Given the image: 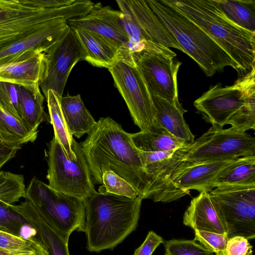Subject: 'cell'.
<instances>
[{
	"mask_svg": "<svg viewBox=\"0 0 255 255\" xmlns=\"http://www.w3.org/2000/svg\"><path fill=\"white\" fill-rule=\"evenodd\" d=\"M94 183L102 184L103 173L114 172L142 196L148 181L140 150L130 133L110 117L101 118L80 143Z\"/></svg>",
	"mask_w": 255,
	"mask_h": 255,
	"instance_id": "1",
	"label": "cell"
},
{
	"mask_svg": "<svg viewBox=\"0 0 255 255\" xmlns=\"http://www.w3.org/2000/svg\"><path fill=\"white\" fill-rule=\"evenodd\" d=\"M255 155V138L246 132L212 127L199 138L176 149L152 175L143 199L180 171L190 166Z\"/></svg>",
	"mask_w": 255,
	"mask_h": 255,
	"instance_id": "2",
	"label": "cell"
},
{
	"mask_svg": "<svg viewBox=\"0 0 255 255\" xmlns=\"http://www.w3.org/2000/svg\"><path fill=\"white\" fill-rule=\"evenodd\" d=\"M143 199L97 191L83 201L88 251L112 250L123 242L138 225Z\"/></svg>",
	"mask_w": 255,
	"mask_h": 255,
	"instance_id": "3",
	"label": "cell"
},
{
	"mask_svg": "<svg viewBox=\"0 0 255 255\" xmlns=\"http://www.w3.org/2000/svg\"><path fill=\"white\" fill-rule=\"evenodd\" d=\"M165 0L202 28L233 59L239 67L240 78L255 68V33L230 21L213 0Z\"/></svg>",
	"mask_w": 255,
	"mask_h": 255,
	"instance_id": "4",
	"label": "cell"
},
{
	"mask_svg": "<svg viewBox=\"0 0 255 255\" xmlns=\"http://www.w3.org/2000/svg\"><path fill=\"white\" fill-rule=\"evenodd\" d=\"M146 1L183 52L198 64L207 76L223 72L226 66H231L239 75L237 64L196 23L165 0Z\"/></svg>",
	"mask_w": 255,
	"mask_h": 255,
	"instance_id": "5",
	"label": "cell"
},
{
	"mask_svg": "<svg viewBox=\"0 0 255 255\" xmlns=\"http://www.w3.org/2000/svg\"><path fill=\"white\" fill-rule=\"evenodd\" d=\"M72 149L76 158L69 159L54 136L47 151L48 186L56 191L84 201L97 191L85 155L73 138Z\"/></svg>",
	"mask_w": 255,
	"mask_h": 255,
	"instance_id": "6",
	"label": "cell"
},
{
	"mask_svg": "<svg viewBox=\"0 0 255 255\" xmlns=\"http://www.w3.org/2000/svg\"><path fill=\"white\" fill-rule=\"evenodd\" d=\"M208 193L225 224L228 239L255 238V185L223 186Z\"/></svg>",
	"mask_w": 255,
	"mask_h": 255,
	"instance_id": "7",
	"label": "cell"
},
{
	"mask_svg": "<svg viewBox=\"0 0 255 255\" xmlns=\"http://www.w3.org/2000/svg\"><path fill=\"white\" fill-rule=\"evenodd\" d=\"M255 95V68L232 86L211 87L194 102L204 118L217 129L223 128L230 118Z\"/></svg>",
	"mask_w": 255,
	"mask_h": 255,
	"instance_id": "8",
	"label": "cell"
},
{
	"mask_svg": "<svg viewBox=\"0 0 255 255\" xmlns=\"http://www.w3.org/2000/svg\"><path fill=\"white\" fill-rule=\"evenodd\" d=\"M25 196L39 206L65 234L70 236L74 231L84 232L83 201L52 190L35 176L26 188Z\"/></svg>",
	"mask_w": 255,
	"mask_h": 255,
	"instance_id": "9",
	"label": "cell"
},
{
	"mask_svg": "<svg viewBox=\"0 0 255 255\" xmlns=\"http://www.w3.org/2000/svg\"><path fill=\"white\" fill-rule=\"evenodd\" d=\"M115 87L123 98L134 124L141 131L155 122V109L144 79L136 62L118 60L108 69Z\"/></svg>",
	"mask_w": 255,
	"mask_h": 255,
	"instance_id": "10",
	"label": "cell"
},
{
	"mask_svg": "<svg viewBox=\"0 0 255 255\" xmlns=\"http://www.w3.org/2000/svg\"><path fill=\"white\" fill-rule=\"evenodd\" d=\"M67 20L48 21L16 40L0 46V66L33 58L49 51L70 29Z\"/></svg>",
	"mask_w": 255,
	"mask_h": 255,
	"instance_id": "11",
	"label": "cell"
},
{
	"mask_svg": "<svg viewBox=\"0 0 255 255\" xmlns=\"http://www.w3.org/2000/svg\"><path fill=\"white\" fill-rule=\"evenodd\" d=\"M236 159L225 160L187 167L152 191L147 198L151 199L155 202L165 203L178 200L189 194L190 190L208 192L211 182Z\"/></svg>",
	"mask_w": 255,
	"mask_h": 255,
	"instance_id": "12",
	"label": "cell"
},
{
	"mask_svg": "<svg viewBox=\"0 0 255 255\" xmlns=\"http://www.w3.org/2000/svg\"><path fill=\"white\" fill-rule=\"evenodd\" d=\"M174 58L161 53L146 52L133 58L151 96L170 101L178 99L177 75L181 62Z\"/></svg>",
	"mask_w": 255,
	"mask_h": 255,
	"instance_id": "13",
	"label": "cell"
},
{
	"mask_svg": "<svg viewBox=\"0 0 255 255\" xmlns=\"http://www.w3.org/2000/svg\"><path fill=\"white\" fill-rule=\"evenodd\" d=\"M49 60L48 76L40 85L46 98L49 90L62 97L70 72L84 52L74 30L70 27L65 36L47 54Z\"/></svg>",
	"mask_w": 255,
	"mask_h": 255,
	"instance_id": "14",
	"label": "cell"
},
{
	"mask_svg": "<svg viewBox=\"0 0 255 255\" xmlns=\"http://www.w3.org/2000/svg\"><path fill=\"white\" fill-rule=\"evenodd\" d=\"M24 201L8 209L22 217L36 232L37 239L50 255H70V236L59 229L44 210L25 196Z\"/></svg>",
	"mask_w": 255,
	"mask_h": 255,
	"instance_id": "15",
	"label": "cell"
},
{
	"mask_svg": "<svg viewBox=\"0 0 255 255\" xmlns=\"http://www.w3.org/2000/svg\"><path fill=\"white\" fill-rule=\"evenodd\" d=\"M123 13L120 10L97 3L86 15L67 21L71 28L98 33L111 40L120 48L128 40L123 25Z\"/></svg>",
	"mask_w": 255,
	"mask_h": 255,
	"instance_id": "16",
	"label": "cell"
},
{
	"mask_svg": "<svg viewBox=\"0 0 255 255\" xmlns=\"http://www.w3.org/2000/svg\"><path fill=\"white\" fill-rule=\"evenodd\" d=\"M120 11L130 15L137 25L152 42L183 52L175 38L167 30L143 0H117Z\"/></svg>",
	"mask_w": 255,
	"mask_h": 255,
	"instance_id": "17",
	"label": "cell"
},
{
	"mask_svg": "<svg viewBox=\"0 0 255 255\" xmlns=\"http://www.w3.org/2000/svg\"><path fill=\"white\" fill-rule=\"evenodd\" d=\"M183 224L198 230L227 235L225 224L210 197L203 191L192 199L183 216Z\"/></svg>",
	"mask_w": 255,
	"mask_h": 255,
	"instance_id": "18",
	"label": "cell"
},
{
	"mask_svg": "<svg viewBox=\"0 0 255 255\" xmlns=\"http://www.w3.org/2000/svg\"><path fill=\"white\" fill-rule=\"evenodd\" d=\"M49 60L45 53L25 61L0 66V81L18 85H40L46 79Z\"/></svg>",
	"mask_w": 255,
	"mask_h": 255,
	"instance_id": "19",
	"label": "cell"
},
{
	"mask_svg": "<svg viewBox=\"0 0 255 255\" xmlns=\"http://www.w3.org/2000/svg\"><path fill=\"white\" fill-rule=\"evenodd\" d=\"M155 109V122L176 138L190 143L195 136L185 122L187 112L179 100L170 101L157 96H151Z\"/></svg>",
	"mask_w": 255,
	"mask_h": 255,
	"instance_id": "20",
	"label": "cell"
},
{
	"mask_svg": "<svg viewBox=\"0 0 255 255\" xmlns=\"http://www.w3.org/2000/svg\"><path fill=\"white\" fill-rule=\"evenodd\" d=\"M73 29L83 49L84 60L93 66L107 69L118 61L120 48L114 42L91 31Z\"/></svg>",
	"mask_w": 255,
	"mask_h": 255,
	"instance_id": "21",
	"label": "cell"
},
{
	"mask_svg": "<svg viewBox=\"0 0 255 255\" xmlns=\"http://www.w3.org/2000/svg\"><path fill=\"white\" fill-rule=\"evenodd\" d=\"M19 120L29 130L37 131L44 121L50 122L44 110V98L39 84L29 86L17 85Z\"/></svg>",
	"mask_w": 255,
	"mask_h": 255,
	"instance_id": "22",
	"label": "cell"
},
{
	"mask_svg": "<svg viewBox=\"0 0 255 255\" xmlns=\"http://www.w3.org/2000/svg\"><path fill=\"white\" fill-rule=\"evenodd\" d=\"M74 0H0V27L47 8L68 5Z\"/></svg>",
	"mask_w": 255,
	"mask_h": 255,
	"instance_id": "23",
	"label": "cell"
},
{
	"mask_svg": "<svg viewBox=\"0 0 255 255\" xmlns=\"http://www.w3.org/2000/svg\"><path fill=\"white\" fill-rule=\"evenodd\" d=\"M61 108L67 128L72 136L80 138L88 134L96 121L85 107L81 96L62 97Z\"/></svg>",
	"mask_w": 255,
	"mask_h": 255,
	"instance_id": "24",
	"label": "cell"
},
{
	"mask_svg": "<svg viewBox=\"0 0 255 255\" xmlns=\"http://www.w3.org/2000/svg\"><path fill=\"white\" fill-rule=\"evenodd\" d=\"M255 185V155L240 157L210 183L208 192L223 186Z\"/></svg>",
	"mask_w": 255,
	"mask_h": 255,
	"instance_id": "25",
	"label": "cell"
},
{
	"mask_svg": "<svg viewBox=\"0 0 255 255\" xmlns=\"http://www.w3.org/2000/svg\"><path fill=\"white\" fill-rule=\"evenodd\" d=\"M130 135L134 145L145 152L176 150L186 144L155 123L147 129Z\"/></svg>",
	"mask_w": 255,
	"mask_h": 255,
	"instance_id": "26",
	"label": "cell"
},
{
	"mask_svg": "<svg viewBox=\"0 0 255 255\" xmlns=\"http://www.w3.org/2000/svg\"><path fill=\"white\" fill-rule=\"evenodd\" d=\"M38 131L29 130L20 120L0 106V142L9 146L33 142Z\"/></svg>",
	"mask_w": 255,
	"mask_h": 255,
	"instance_id": "27",
	"label": "cell"
},
{
	"mask_svg": "<svg viewBox=\"0 0 255 255\" xmlns=\"http://www.w3.org/2000/svg\"><path fill=\"white\" fill-rule=\"evenodd\" d=\"M61 98L53 91L49 90L45 99L50 123L54 129V136L62 146L67 157L72 160L76 158V155L72 149L73 137L67 128L63 117L60 105Z\"/></svg>",
	"mask_w": 255,
	"mask_h": 255,
	"instance_id": "28",
	"label": "cell"
},
{
	"mask_svg": "<svg viewBox=\"0 0 255 255\" xmlns=\"http://www.w3.org/2000/svg\"><path fill=\"white\" fill-rule=\"evenodd\" d=\"M232 22L255 33V0H213Z\"/></svg>",
	"mask_w": 255,
	"mask_h": 255,
	"instance_id": "29",
	"label": "cell"
},
{
	"mask_svg": "<svg viewBox=\"0 0 255 255\" xmlns=\"http://www.w3.org/2000/svg\"><path fill=\"white\" fill-rule=\"evenodd\" d=\"M26 186L21 174L0 170V205L6 208L24 198Z\"/></svg>",
	"mask_w": 255,
	"mask_h": 255,
	"instance_id": "30",
	"label": "cell"
},
{
	"mask_svg": "<svg viewBox=\"0 0 255 255\" xmlns=\"http://www.w3.org/2000/svg\"><path fill=\"white\" fill-rule=\"evenodd\" d=\"M102 185L98 189L101 193L135 198L140 194L127 181L111 170L105 171L102 177Z\"/></svg>",
	"mask_w": 255,
	"mask_h": 255,
	"instance_id": "31",
	"label": "cell"
},
{
	"mask_svg": "<svg viewBox=\"0 0 255 255\" xmlns=\"http://www.w3.org/2000/svg\"><path fill=\"white\" fill-rule=\"evenodd\" d=\"M226 125H231L232 130L240 132L255 129V95L230 118Z\"/></svg>",
	"mask_w": 255,
	"mask_h": 255,
	"instance_id": "32",
	"label": "cell"
},
{
	"mask_svg": "<svg viewBox=\"0 0 255 255\" xmlns=\"http://www.w3.org/2000/svg\"><path fill=\"white\" fill-rule=\"evenodd\" d=\"M165 255H214L195 240H170L163 243Z\"/></svg>",
	"mask_w": 255,
	"mask_h": 255,
	"instance_id": "33",
	"label": "cell"
},
{
	"mask_svg": "<svg viewBox=\"0 0 255 255\" xmlns=\"http://www.w3.org/2000/svg\"><path fill=\"white\" fill-rule=\"evenodd\" d=\"M194 231V240L213 253L222 255L228 240L227 235L198 230Z\"/></svg>",
	"mask_w": 255,
	"mask_h": 255,
	"instance_id": "34",
	"label": "cell"
},
{
	"mask_svg": "<svg viewBox=\"0 0 255 255\" xmlns=\"http://www.w3.org/2000/svg\"><path fill=\"white\" fill-rule=\"evenodd\" d=\"M0 106L19 119L17 85L0 81Z\"/></svg>",
	"mask_w": 255,
	"mask_h": 255,
	"instance_id": "35",
	"label": "cell"
},
{
	"mask_svg": "<svg viewBox=\"0 0 255 255\" xmlns=\"http://www.w3.org/2000/svg\"><path fill=\"white\" fill-rule=\"evenodd\" d=\"M33 237L24 239L21 236L15 235L0 230V249L10 251L34 252L33 246Z\"/></svg>",
	"mask_w": 255,
	"mask_h": 255,
	"instance_id": "36",
	"label": "cell"
},
{
	"mask_svg": "<svg viewBox=\"0 0 255 255\" xmlns=\"http://www.w3.org/2000/svg\"><path fill=\"white\" fill-rule=\"evenodd\" d=\"M25 220L18 214L0 205V230L20 236Z\"/></svg>",
	"mask_w": 255,
	"mask_h": 255,
	"instance_id": "37",
	"label": "cell"
},
{
	"mask_svg": "<svg viewBox=\"0 0 255 255\" xmlns=\"http://www.w3.org/2000/svg\"><path fill=\"white\" fill-rule=\"evenodd\" d=\"M175 150L156 152H145L140 150L141 158L148 175V181L150 177L160 168L163 162L170 157Z\"/></svg>",
	"mask_w": 255,
	"mask_h": 255,
	"instance_id": "38",
	"label": "cell"
},
{
	"mask_svg": "<svg viewBox=\"0 0 255 255\" xmlns=\"http://www.w3.org/2000/svg\"><path fill=\"white\" fill-rule=\"evenodd\" d=\"M253 247L249 240L242 236L229 238L222 255H252Z\"/></svg>",
	"mask_w": 255,
	"mask_h": 255,
	"instance_id": "39",
	"label": "cell"
},
{
	"mask_svg": "<svg viewBox=\"0 0 255 255\" xmlns=\"http://www.w3.org/2000/svg\"><path fill=\"white\" fill-rule=\"evenodd\" d=\"M163 243V239L161 236L150 231L143 243L135 250L133 255H152L157 247Z\"/></svg>",
	"mask_w": 255,
	"mask_h": 255,
	"instance_id": "40",
	"label": "cell"
},
{
	"mask_svg": "<svg viewBox=\"0 0 255 255\" xmlns=\"http://www.w3.org/2000/svg\"><path fill=\"white\" fill-rule=\"evenodd\" d=\"M21 146H9L0 142V169L14 158Z\"/></svg>",
	"mask_w": 255,
	"mask_h": 255,
	"instance_id": "41",
	"label": "cell"
},
{
	"mask_svg": "<svg viewBox=\"0 0 255 255\" xmlns=\"http://www.w3.org/2000/svg\"><path fill=\"white\" fill-rule=\"evenodd\" d=\"M33 246L35 253L29 255H50L47 250L36 238H33Z\"/></svg>",
	"mask_w": 255,
	"mask_h": 255,
	"instance_id": "42",
	"label": "cell"
},
{
	"mask_svg": "<svg viewBox=\"0 0 255 255\" xmlns=\"http://www.w3.org/2000/svg\"><path fill=\"white\" fill-rule=\"evenodd\" d=\"M35 253L32 252L10 251L0 249V255H29Z\"/></svg>",
	"mask_w": 255,
	"mask_h": 255,
	"instance_id": "43",
	"label": "cell"
}]
</instances>
